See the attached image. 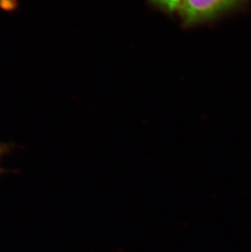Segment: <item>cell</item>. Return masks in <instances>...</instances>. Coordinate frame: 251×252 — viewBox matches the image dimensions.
Wrapping results in <instances>:
<instances>
[{"instance_id": "cell-1", "label": "cell", "mask_w": 251, "mask_h": 252, "mask_svg": "<svg viewBox=\"0 0 251 252\" xmlns=\"http://www.w3.org/2000/svg\"><path fill=\"white\" fill-rule=\"evenodd\" d=\"M236 0H182L180 12L188 22L206 19L220 12Z\"/></svg>"}, {"instance_id": "cell-2", "label": "cell", "mask_w": 251, "mask_h": 252, "mask_svg": "<svg viewBox=\"0 0 251 252\" xmlns=\"http://www.w3.org/2000/svg\"><path fill=\"white\" fill-rule=\"evenodd\" d=\"M161 6L166 7L168 10H174L179 7L180 2L182 0H154Z\"/></svg>"}, {"instance_id": "cell-3", "label": "cell", "mask_w": 251, "mask_h": 252, "mask_svg": "<svg viewBox=\"0 0 251 252\" xmlns=\"http://www.w3.org/2000/svg\"><path fill=\"white\" fill-rule=\"evenodd\" d=\"M0 155H1V150H0Z\"/></svg>"}]
</instances>
